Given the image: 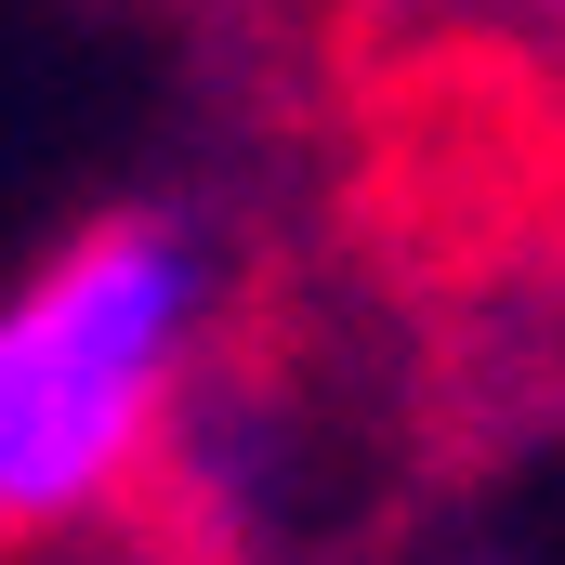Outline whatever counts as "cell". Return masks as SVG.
I'll use <instances>...</instances> for the list:
<instances>
[{
  "instance_id": "6da1fadb",
  "label": "cell",
  "mask_w": 565,
  "mask_h": 565,
  "mask_svg": "<svg viewBox=\"0 0 565 565\" xmlns=\"http://www.w3.org/2000/svg\"><path fill=\"white\" fill-rule=\"evenodd\" d=\"M211 316L224 264L184 211H106L0 289V553L79 540L145 487Z\"/></svg>"
}]
</instances>
